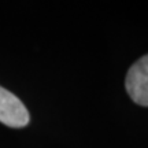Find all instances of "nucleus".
<instances>
[{
	"mask_svg": "<svg viewBox=\"0 0 148 148\" xmlns=\"http://www.w3.org/2000/svg\"><path fill=\"white\" fill-rule=\"evenodd\" d=\"M29 119L30 115L23 103L10 90L0 86V122L10 127H23Z\"/></svg>",
	"mask_w": 148,
	"mask_h": 148,
	"instance_id": "obj_2",
	"label": "nucleus"
},
{
	"mask_svg": "<svg viewBox=\"0 0 148 148\" xmlns=\"http://www.w3.org/2000/svg\"><path fill=\"white\" fill-rule=\"evenodd\" d=\"M125 86L134 103L148 107V55L140 58L129 69Z\"/></svg>",
	"mask_w": 148,
	"mask_h": 148,
	"instance_id": "obj_1",
	"label": "nucleus"
}]
</instances>
